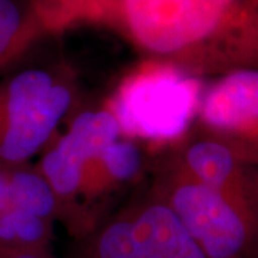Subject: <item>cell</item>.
Returning a JSON list of instances; mask_svg holds the SVG:
<instances>
[{
	"label": "cell",
	"mask_w": 258,
	"mask_h": 258,
	"mask_svg": "<svg viewBox=\"0 0 258 258\" xmlns=\"http://www.w3.org/2000/svg\"><path fill=\"white\" fill-rule=\"evenodd\" d=\"M81 23L197 81L258 69V0H93Z\"/></svg>",
	"instance_id": "cell-1"
},
{
	"label": "cell",
	"mask_w": 258,
	"mask_h": 258,
	"mask_svg": "<svg viewBox=\"0 0 258 258\" xmlns=\"http://www.w3.org/2000/svg\"><path fill=\"white\" fill-rule=\"evenodd\" d=\"M148 189L175 214L207 258H258V212L158 155Z\"/></svg>",
	"instance_id": "cell-2"
},
{
	"label": "cell",
	"mask_w": 258,
	"mask_h": 258,
	"mask_svg": "<svg viewBox=\"0 0 258 258\" xmlns=\"http://www.w3.org/2000/svg\"><path fill=\"white\" fill-rule=\"evenodd\" d=\"M78 85L64 63L19 71L0 81V165L32 162L75 112Z\"/></svg>",
	"instance_id": "cell-3"
},
{
	"label": "cell",
	"mask_w": 258,
	"mask_h": 258,
	"mask_svg": "<svg viewBox=\"0 0 258 258\" xmlns=\"http://www.w3.org/2000/svg\"><path fill=\"white\" fill-rule=\"evenodd\" d=\"M197 82L169 64L141 59L105 103L118 119L120 137L159 155L191 128L201 93L191 92Z\"/></svg>",
	"instance_id": "cell-4"
},
{
	"label": "cell",
	"mask_w": 258,
	"mask_h": 258,
	"mask_svg": "<svg viewBox=\"0 0 258 258\" xmlns=\"http://www.w3.org/2000/svg\"><path fill=\"white\" fill-rule=\"evenodd\" d=\"M68 258L207 257L175 214L147 186L75 238Z\"/></svg>",
	"instance_id": "cell-5"
},
{
	"label": "cell",
	"mask_w": 258,
	"mask_h": 258,
	"mask_svg": "<svg viewBox=\"0 0 258 258\" xmlns=\"http://www.w3.org/2000/svg\"><path fill=\"white\" fill-rule=\"evenodd\" d=\"M68 122L66 129L59 131L40 152L36 166L63 204L69 215L68 230L74 238H79L98 222L81 201L86 168L105 148L120 138V126L106 103L75 112Z\"/></svg>",
	"instance_id": "cell-6"
},
{
	"label": "cell",
	"mask_w": 258,
	"mask_h": 258,
	"mask_svg": "<svg viewBox=\"0 0 258 258\" xmlns=\"http://www.w3.org/2000/svg\"><path fill=\"white\" fill-rule=\"evenodd\" d=\"M192 125L258 165V69L214 78L200 93Z\"/></svg>",
	"instance_id": "cell-7"
},
{
	"label": "cell",
	"mask_w": 258,
	"mask_h": 258,
	"mask_svg": "<svg viewBox=\"0 0 258 258\" xmlns=\"http://www.w3.org/2000/svg\"><path fill=\"white\" fill-rule=\"evenodd\" d=\"M159 155L194 179L258 212V165L241 158L225 142L191 125L182 138Z\"/></svg>",
	"instance_id": "cell-8"
},
{
	"label": "cell",
	"mask_w": 258,
	"mask_h": 258,
	"mask_svg": "<svg viewBox=\"0 0 258 258\" xmlns=\"http://www.w3.org/2000/svg\"><path fill=\"white\" fill-rule=\"evenodd\" d=\"M148 151L134 139L120 137L105 148L86 168L81 201L96 221L92 208L102 198L137 182L148 166Z\"/></svg>",
	"instance_id": "cell-9"
},
{
	"label": "cell",
	"mask_w": 258,
	"mask_h": 258,
	"mask_svg": "<svg viewBox=\"0 0 258 258\" xmlns=\"http://www.w3.org/2000/svg\"><path fill=\"white\" fill-rule=\"evenodd\" d=\"M9 210H18L50 222L62 221L69 228V215L36 164L9 168Z\"/></svg>",
	"instance_id": "cell-10"
},
{
	"label": "cell",
	"mask_w": 258,
	"mask_h": 258,
	"mask_svg": "<svg viewBox=\"0 0 258 258\" xmlns=\"http://www.w3.org/2000/svg\"><path fill=\"white\" fill-rule=\"evenodd\" d=\"M49 29L26 0H0V69L23 55Z\"/></svg>",
	"instance_id": "cell-11"
},
{
	"label": "cell",
	"mask_w": 258,
	"mask_h": 258,
	"mask_svg": "<svg viewBox=\"0 0 258 258\" xmlns=\"http://www.w3.org/2000/svg\"><path fill=\"white\" fill-rule=\"evenodd\" d=\"M55 222L18 210L0 217V248H50Z\"/></svg>",
	"instance_id": "cell-12"
},
{
	"label": "cell",
	"mask_w": 258,
	"mask_h": 258,
	"mask_svg": "<svg viewBox=\"0 0 258 258\" xmlns=\"http://www.w3.org/2000/svg\"><path fill=\"white\" fill-rule=\"evenodd\" d=\"M93 0H52V33L79 25Z\"/></svg>",
	"instance_id": "cell-13"
},
{
	"label": "cell",
	"mask_w": 258,
	"mask_h": 258,
	"mask_svg": "<svg viewBox=\"0 0 258 258\" xmlns=\"http://www.w3.org/2000/svg\"><path fill=\"white\" fill-rule=\"evenodd\" d=\"M50 248H0V258H52Z\"/></svg>",
	"instance_id": "cell-14"
},
{
	"label": "cell",
	"mask_w": 258,
	"mask_h": 258,
	"mask_svg": "<svg viewBox=\"0 0 258 258\" xmlns=\"http://www.w3.org/2000/svg\"><path fill=\"white\" fill-rule=\"evenodd\" d=\"M9 168L0 165V217L9 210Z\"/></svg>",
	"instance_id": "cell-15"
},
{
	"label": "cell",
	"mask_w": 258,
	"mask_h": 258,
	"mask_svg": "<svg viewBox=\"0 0 258 258\" xmlns=\"http://www.w3.org/2000/svg\"><path fill=\"white\" fill-rule=\"evenodd\" d=\"M29 2L33 9L36 10L37 15L42 18V20L45 22V25L49 29V32L52 33V0H26Z\"/></svg>",
	"instance_id": "cell-16"
},
{
	"label": "cell",
	"mask_w": 258,
	"mask_h": 258,
	"mask_svg": "<svg viewBox=\"0 0 258 258\" xmlns=\"http://www.w3.org/2000/svg\"><path fill=\"white\" fill-rule=\"evenodd\" d=\"M52 258H56V257H55V255H53V257H52Z\"/></svg>",
	"instance_id": "cell-17"
}]
</instances>
